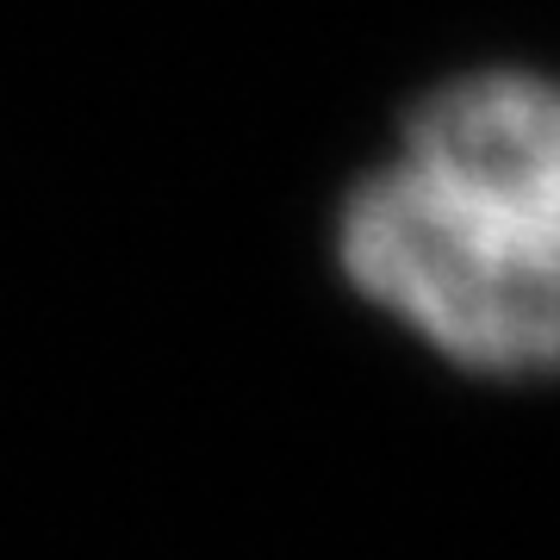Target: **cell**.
<instances>
[{
	"label": "cell",
	"instance_id": "6da1fadb",
	"mask_svg": "<svg viewBox=\"0 0 560 560\" xmlns=\"http://www.w3.org/2000/svg\"><path fill=\"white\" fill-rule=\"evenodd\" d=\"M342 268L460 368L541 374L560 312V113L529 75L418 106L405 156L342 219Z\"/></svg>",
	"mask_w": 560,
	"mask_h": 560
}]
</instances>
